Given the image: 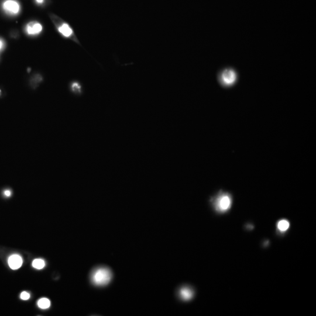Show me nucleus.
<instances>
[{"label": "nucleus", "mask_w": 316, "mask_h": 316, "mask_svg": "<svg viewBox=\"0 0 316 316\" xmlns=\"http://www.w3.org/2000/svg\"><path fill=\"white\" fill-rule=\"evenodd\" d=\"M238 80V73L234 68H223L217 73V80L222 87L225 88L234 86Z\"/></svg>", "instance_id": "1"}, {"label": "nucleus", "mask_w": 316, "mask_h": 316, "mask_svg": "<svg viewBox=\"0 0 316 316\" xmlns=\"http://www.w3.org/2000/svg\"><path fill=\"white\" fill-rule=\"evenodd\" d=\"M112 278L111 271L107 268H99L93 271L91 281L97 286H105L108 284Z\"/></svg>", "instance_id": "2"}, {"label": "nucleus", "mask_w": 316, "mask_h": 316, "mask_svg": "<svg viewBox=\"0 0 316 316\" xmlns=\"http://www.w3.org/2000/svg\"><path fill=\"white\" fill-rule=\"evenodd\" d=\"M214 204L217 212H226L230 208L231 206V197L228 193H221L215 199Z\"/></svg>", "instance_id": "3"}, {"label": "nucleus", "mask_w": 316, "mask_h": 316, "mask_svg": "<svg viewBox=\"0 0 316 316\" xmlns=\"http://www.w3.org/2000/svg\"><path fill=\"white\" fill-rule=\"evenodd\" d=\"M3 7L5 11L11 14H17L20 11L19 4L15 0L5 1Z\"/></svg>", "instance_id": "4"}, {"label": "nucleus", "mask_w": 316, "mask_h": 316, "mask_svg": "<svg viewBox=\"0 0 316 316\" xmlns=\"http://www.w3.org/2000/svg\"><path fill=\"white\" fill-rule=\"evenodd\" d=\"M42 31V26L40 23L32 21L27 25L26 31L28 35H35L40 33Z\"/></svg>", "instance_id": "5"}, {"label": "nucleus", "mask_w": 316, "mask_h": 316, "mask_svg": "<svg viewBox=\"0 0 316 316\" xmlns=\"http://www.w3.org/2000/svg\"><path fill=\"white\" fill-rule=\"evenodd\" d=\"M8 265L9 267L13 269L16 270L18 269L20 267H21L23 265V259L21 257H20L19 255L17 254H14L9 257L8 258Z\"/></svg>", "instance_id": "6"}, {"label": "nucleus", "mask_w": 316, "mask_h": 316, "mask_svg": "<svg viewBox=\"0 0 316 316\" xmlns=\"http://www.w3.org/2000/svg\"><path fill=\"white\" fill-rule=\"evenodd\" d=\"M58 31L62 35L67 38L72 36L73 33L72 29L70 27L68 23L62 22L59 24Z\"/></svg>", "instance_id": "7"}, {"label": "nucleus", "mask_w": 316, "mask_h": 316, "mask_svg": "<svg viewBox=\"0 0 316 316\" xmlns=\"http://www.w3.org/2000/svg\"><path fill=\"white\" fill-rule=\"evenodd\" d=\"M193 290L189 287L182 288L180 290V296L181 298L184 300H189L193 296Z\"/></svg>", "instance_id": "8"}, {"label": "nucleus", "mask_w": 316, "mask_h": 316, "mask_svg": "<svg viewBox=\"0 0 316 316\" xmlns=\"http://www.w3.org/2000/svg\"><path fill=\"white\" fill-rule=\"evenodd\" d=\"M290 226L289 221L286 220H282L278 222V228L281 231H286L288 230Z\"/></svg>", "instance_id": "9"}, {"label": "nucleus", "mask_w": 316, "mask_h": 316, "mask_svg": "<svg viewBox=\"0 0 316 316\" xmlns=\"http://www.w3.org/2000/svg\"><path fill=\"white\" fill-rule=\"evenodd\" d=\"M38 305L42 309H46L50 307V302L48 298H41L40 300H39L38 302Z\"/></svg>", "instance_id": "10"}, {"label": "nucleus", "mask_w": 316, "mask_h": 316, "mask_svg": "<svg viewBox=\"0 0 316 316\" xmlns=\"http://www.w3.org/2000/svg\"><path fill=\"white\" fill-rule=\"evenodd\" d=\"M32 266L37 269H41L45 266V262L42 259H36L32 262Z\"/></svg>", "instance_id": "11"}, {"label": "nucleus", "mask_w": 316, "mask_h": 316, "mask_svg": "<svg viewBox=\"0 0 316 316\" xmlns=\"http://www.w3.org/2000/svg\"><path fill=\"white\" fill-rule=\"evenodd\" d=\"M73 90L76 93H80L81 92V86L78 83H74L72 84Z\"/></svg>", "instance_id": "12"}, {"label": "nucleus", "mask_w": 316, "mask_h": 316, "mask_svg": "<svg viewBox=\"0 0 316 316\" xmlns=\"http://www.w3.org/2000/svg\"><path fill=\"white\" fill-rule=\"evenodd\" d=\"M21 298L23 300H27L30 298V294L27 292H23L21 294Z\"/></svg>", "instance_id": "13"}, {"label": "nucleus", "mask_w": 316, "mask_h": 316, "mask_svg": "<svg viewBox=\"0 0 316 316\" xmlns=\"http://www.w3.org/2000/svg\"><path fill=\"white\" fill-rule=\"evenodd\" d=\"M4 195L5 196H7V197H9L11 195V191L10 190H5L4 191Z\"/></svg>", "instance_id": "14"}, {"label": "nucleus", "mask_w": 316, "mask_h": 316, "mask_svg": "<svg viewBox=\"0 0 316 316\" xmlns=\"http://www.w3.org/2000/svg\"><path fill=\"white\" fill-rule=\"evenodd\" d=\"M36 2L38 4H42L44 2V0H36Z\"/></svg>", "instance_id": "15"}, {"label": "nucleus", "mask_w": 316, "mask_h": 316, "mask_svg": "<svg viewBox=\"0 0 316 316\" xmlns=\"http://www.w3.org/2000/svg\"><path fill=\"white\" fill-rule=\"evenodd\" d=\"M3 46H4V43H3V42L0 40V50L2 49V48H3Z\"/></svg>", "instance_id": "16"}]
</instances>
